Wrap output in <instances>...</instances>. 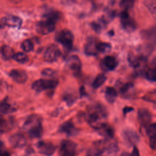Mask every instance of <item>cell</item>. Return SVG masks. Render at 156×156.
Segmentation results:
<instances>
[{"label":"cell","mask_w":156,"mask_h":156,"mask_svg":"<svg viewBox=\"0 0 156 156\" xmlns=\"http://www.w3.org/2000/svg\"><path fill=\"white\" fill-rule=\"evenodd\" d=\"M108 113L105 107L99 103H95L88 107L85 113V118L95 130L105 123Z\"/></svg>","instance_id":"6da1fadb"},{"label":"cell","mask_w":156,"mask_h":156,"mask_svg":"<svg viewBox=\"0 0 156 156\" xmlns=\"http://www.w3.org/2000/svg\"><path fill=\"white\" fill-rule=\"evenodd\" d=\"M118 151V144L112 139L95 141L87 152V156H113Z\"/></svg>","instance_id":"7a4b0ae2"},{"label":"cell","mask_w":156,"mask_h":156,"mask_svg":"<svg viewBox=\"0 0 156 156\" xmlns=\"http://www.w3.org/2000/svg\"><path fill=\"white\" fill-rule=\"evenodd\" d=\"M24 129L27 130L31 138H38L42 136L43 128L42 126V118L38 115H31L25 121Z\"/></svg>","instance_id":"3957f363"},{"label":"cell","mask_w":156,"mask_h":156,"mask_svg":"<svg viewBox=\"0 0 156 156\" xmlns=\"http://www.w3.org/2000/svg\"><path fill=\"white\" fill-rule=\"evenodd\" d=\"M55 40L62 44L65 48L69 49L73 47L74 42L73 34L68 29H62L58 31L55 37Z\"/></svg>","instance_id":"277c9868"},{"label":"cell","mask_w":156,"mask_h":156,"mask_svg":"<svg viewBox=\"0 0 156 156\" xmlns=\"http://www.w3.org/2000/svg\"><path fill=\"white\" fill-rule=\"evenodd\" d=\"M58 85V81L55 79H38L32 84V89L37 93H40L46 90L55 88Z\"/></svg>","instance_id":"5b68a950"},{"label":"cell","mask_w":156,"mask_h":156,"mask_svg":"<svg viewBox=\"0 0 156 156\" xmlns=\"http://www.w3.org/2000/svg\"><path fill=\"white\" fill-rule=\"evenodd\" d=\"M77 144L69 140L62 141L59 148V153L61 156H75L77 151Z\"/></svg>","instance_id":"8992f818"},{"label":"cell","mask_w":156,"mask_h":156,"mask_svg":"<svg viewBox=\"0 0 156 156\" xmlns=\"http://www.w3.org/2000/svg\"><path fill=\"white\" fill-rule=\"evenodd\" d=\"M55 23L53 21L44 18L36 24V30L41 35L49 34L55 29Z\"/></svg>","instance_id":"52a82bcc"},{"label":"cell","mask_w":156,"mask_h":156,"mask_svg":"<svg viewBox=\"0 0 156 156\" xmlns=\"http://www.w3.org/2000/svg\"><path fill=\"white\" fill-rule=\"evenodd\" d=\"M61 51L57 46L51 44L45 50L43 55L44 60L48 63L55 62L60 56Z\"/></svg>","instance_id":"ba28073f"},{"label":"cell","mask_w":156,"mask_h":156,"mask_svg":"<svg viewBox=\"0 0 156 156\" xmlns=\"http://www.w3.org/2000/svg\"><path fill=\"white\" fill-rule=\"evenodd\" d=\"M122 137L126 143L129 146H135L140 141V136L133 129H127L123 130Z\"/></svg>","instance_id":"9c48e42d"},{"label":"cell","mask_w":156,"mask_h":156,"mask_svg":"<svg viewBox=\"0 0 156 156\" xmlns=\"http://www.w3.org/2000/svg\"><path fill=\"white\" fill-rule=\"evenodd\" d=\"M37 147L39 152L45 156L52 155L56 150V147L54 144L46 141H40L38 142Z\"/></svg>","instance_id":"30bf717a"},{"label":"cell","mask_w":156,"mask_h":156,"mask_svg":"<svg viewBox=\"0 0 156 156\" xmlns=\"http://www.w3.org/2000/svg\"><path fill=\"white\" fill-rule=\"evenodd\" d=\"M121 21L122 27L129 32H132L136 28L135 21L129 16L127 10H123L121 13Z\"/></svg>","instance_id":"8fae6325"},{"label":"cell","mask_w":156,"mask_h":156,"mask_svg":"<svg viewBox=\"0 0 156 156\" xmlns=\"http://www.w3.org/2000/svg\"><path fill=\"white\" fill-rule=\"evenodd\" d=\"M66 66L74 73H79L82 69V62L77 55H71L67 58Z\"/></svg>","instance_id":"7c38bea8"},{"label":"cell","mask_w":156,"mask_h":156,"mask_svg":"<svg viewBox=\"0 0 156 156\" xmlns=\"http://www.w3.org/2000/svg\"><path fill=\"white\" fill-rule=\"evenodd\" d=\"M59 132L68 136H73L78 133V129L71 121H68L61 124L59 127Z\"/></svg>","instance_id":"4fadbf2b"},{"label":"cell","mask_w":156,"mask_h":156,"mask_svg":"<svg viewBox=\"0 0 156 156\" xmlns=\"http://www.w3.org/2000/svg\"><path fill=\"white\" fill-rule=\"evenodd\" d=\"M118 64V60L115 57L107 55L102 59L101 66L103 70L109 71L115 69L117 67Z\"/></svg>","instance_id":"5bb4252c"},{"label":"cell","mask_w":156,"mask_h":156,"mask_svg":"<svg viewBox=\"0 0 156 156\" xmlns=\"http://www.w3.org/2000/svg\"><path fill=\"white\" fill-rule=\"evenodd\" d=\"M9 76L18 83H24L27 80V75L25 71L18 69H14L10 71Z\"/></svg>","instance_id":"9a60e30c"},{"label":"cell","mask_w":156,"mask_h":156,"mask_svg":"<svg viewBox=\"0 0 156 156\" xmlns=\"http://www.w3.org/2000/svg\"><path fill=\"white\" fill-rule=\"evenodd\" d=\"M9 142L13 147L21 148L26 144L27 140L23 135L15 133L9 137Z\"/></svg>","instance_id":"2e32d148"},{"label":"cell","mask_w":156,"mask_h":156,"mask_svg":"<svg viewBox=\"0 0 156 156\" xmlns=\"http://www.w3.org/2000/svg\"><path fill=\"white\" fill-rule=\"evenodd\" d=\"M96 130L100 135L104 136L105 139H113L114 136V129L107 123H105L99 128L96 129Z\"/></svg>","instance_id":"e0dca14e"},{"label":"cell","mask_w":156,"mask_h":156,"mask_svg":"<svg viewBox=\"0 0 156 156\" xmlns=\"http://www.w3.org/2000/svg\"><path fill=\"white\" fill-rule=\"evenodd\" d=\"M138 116L141 126L146 127L152 120L151 113L146 108H140L138 110Z\"/></svg>","instance_id":"ac0fdd59"},{"label":"cell","mask_w":156,"mask_h":156,"mask_svg":"<svg viewBox=\"0 0 156 156\" xmlns=\"http://www.w3.org/2000/svg\"><path fill=\"white\" fill-rule=\"evenodd\" d=\"M16 107L8 99L5 98L0 102V113L2 114H9L15 112Z\"/></svg>","instance_id":"d6986e66"},{"label":"cell","mask_w":156,"mask_h":156,"mask_svg":"<svg viewBox=\"0 0 156 156\" xmlns=\"http://www.w3.org/2000/svg\"><path fill=\"white\" fill-rule=\"evenodd\" d=\"M2 23L9 27H20L22 24V20L20 18L16 16H7L1 20Z\"/></svg>","instance_id":"ffe728a7"},{"label":"cell","mask_w":156,"mask_h":156,"mask_svg":"<svg viewBox=\"0 0 156 156\" xmlns=\"http://www.w3.org/2000/svg\"><path fill=\"white\" fill-rule=\"evenodd\" d=\"M98 42L93 38H89L85 46V53L88 55H95L98 52L97 49Z\"/></svg>","instance_id":"44dd1931"},{"label":"cell","mask_w":156,"mask_h":156,"mask_svg":"<svg viewBox=\"0 0 156 156\" xmlns=\"http://www.w3.org/2000/svg\"><path fill=\"white\" fill-rule=\"evenodd\" d=\"M0 54L4 60H8L13 58L15 52L10 46L3 45L0 48Z\"/></svg>","instance_id":"7402d4cb"},{"label":"cell","mask_w":156,"mask_h":156,"mask_svg":"<svg viewBox=\"0 0 156 156\" xmlns=\"http://www.w3.org/2000/svg\"><path fill=\"white\" fill-rule=\"evenodd\" d=\"M118 96V93L115 88L112 87H107L105 90V98L107 102L110 104L113 103Z\"/></svg>","instance_id":"603a6c76"},{"label":"cell","mask_w":156,"mask_h":156,"mask_svg":"<svg viewBox=\"0 0 156 156\" xmlns=\"http://www.w3.org/2000/svg\"><path fill=\"white\" fill-rule=\"evenodd\" d=\"M144 58L143 57H138L133 54H130L128 56V61L131 66L137 68H139L143 62H144Z\"/></svg>","instance_id":"cb8c5ba5"},{"label":"cell","mask_w":156,"mask_h":156,"mask_svg":"<svg viewBox=\"0 0 156 156\" xmlns=\"http://www.w3.org/2000/svg\"><path fill=\"white\" fill-rule=\"evenodd\" d=\"M106 80L107 76L104 74H99L96 77V78L93 80L92 86L94 89L99 88L105 83Z\"/></svg>","instance_id":"d4e9b609"},{"label":"cell","mask_w":156,"mask_h":156,"mask_svg":"<svg viewBox=\"0 0 156 156\" xmlns=\"http://www.w3.org/2000/svg\"><path fill=\"white\" fill-rule=\"evenodd\" d=\"M133 89V84L132 82H127L121 84L119 88V93L122 96H126L129 94L130 91H132Z\"/></svg>","instance_id":"484cf974"},{"label":"cell","mask_w":156,"mask_h":156,"mask_svg":"<svg viewBox=\"0 0 156 156\" xmlns=\"http://www.w3.org/2000/svg\"><path fill=\"white\" fill-rule=\"evenodd\" d=\"M12 58L14 59L16 62L21 64L26 63L29 61L28 56L23 52H18L15 54Z\"/></svg>","instance_id":"4316f807"},{"label":"cell","mask_w":156,"mask_h":156,"mask_svg":"<svg viewBox=\"0 0 156 156\" xmlns=\"http://www.w3.org/2000/svg\"><path fill=\"white\" fill-rule=\"evenodd\" d=\"M112 49V46L108 43H101L99 42L97 43V49L98 52L101 53H107Z\"/></svg>","instance_id":"83f0119b"},{"label":"cell","mask_w":156,"mask_h":156,"mask_svg":"<svg viewBox=\"0 0 156 156\" xmlns=\"http://www.w3.org/2000/svg\"><path fill=\"white\" fill-rule=\"evenodd\" d=\"M144 76L147 80L151 82H155L156 80L155 69L154 68H147L144 71Z\"/></svg>","instance_id":"f1b7e54d"},{"label":"cell","mask_w":156,"mask_h":156,"mask_svg":"<svg viewBox=\"0 0 156 156\" xmlns=\"http://www.w3.org/2000/svg\"><path fill=\"white\" fill-rule=\"evenodd\" d=\"M63 100L65 101L68 105L71 106L74 104L75 101H76V98L75 95H74L73 93L68 92L64 94Z\"/></svg>","instance_id":"f546056e"},{"label":"cell","mask_w":156,"mask_h":156,"mask_svg":"<svg viewBox=\"0 0 156 156\" xmlns=\"http://www.w3.org/2000/svg\"><path fill=\"white\" fill-rule=\"evenodd\" d=\"M60 15L59 14L58 12H55V11H51L45 14L44 15V18L49 19L55 23L60 19Z\"/></svg>","instance_id":"4dcf8cb0"},{"label":"cell","mask_w":156,"mask_h":156,"mask_svg":"<svg viewBox=\"0 0 156 156\" xmlns=\"http://www.w3.org/2000/svg\"><path fill=\"white\" fill-rule=\"evenodd\" d=\"M21 48L24 52H29L34 49V44L30 40H26L21 44Z\"/></svg>","instance_id":"1f68e13d"},{"label":"cell","mask_w":156,"mask_h":156,"mask_svg":"<svg viewBox=\"0 0 156 156\" xmlns=\"http://www.w3.org/2000/svg\"><path fill=\"white\" fill-rule=\"evenodd\" d=\"M135 0H121L120 2V6L123 10H128L131 9L134 4Z\"/></svg>","instance_id":"d6a6232c"},{"label":"cell","mask_w":156,"mask_h":156,"mask_svg":"<svg viewBox=\"0 0 156 156\" xmlns=\"http://www.w3.org/2000/svg\"><path fill=\"white\" fill-rule=\"evenodd\" d=\"M145 127L146 128V132L149 137L152 136H155V132H156L155 123H152L149 126H147Z\"/></svg>","instance_id":"836d02e7"},{"label":"cell","mask_w":156,"mask_h":156,"mask_svg":"<svg viewBox=\"0 0 156 156\" xmlns=\"http://www.w3.org/2000/svg\"><path fill=\"white\" fill-rule=\"evenodd\" d=\"M41 74L44 76V77H52L55 75V71L50 68H46L44 69L42 72H41Z\"/></svg>","instance_id":"e575fe53"},{"label":"cell","mask_w":156,"mask_h":156,"mask_svg":"<svg viewBox=\"0 0 156 156\" xmlns=\"http://www.w3.org/2000/svg\"><path fill=\"white\" fill-rule=\"evenodd\" d=\"M0 156H10V153L4 149V143L0 141Z\"/></svg>","instance_id":"d590c367"},{"label":"cell","mask_w":156,"mask_h":156,"mask_svg":"<svg viewBox=\"0 0 156 156\" xmlns=\"http://www.w3.org/2000/svg\"><path fill=\"white\" fill-rule=\"evenodd\" d=\"M149 145L150 147L152 149L154 150L155 148V143H156V141H155V136H150L149 137Z\"/></svg>","instance_id":"8d00e7d4"},{"label":"cell","mask_w":156,"mask_h":156,"mask_svg":"<svg viewBox=\"0 0 156 156\" xmlns=\"http://www.w3.org/2000/svg\"><path fill=\"white\" fill-rule=\"evenodd\" d=\"M7 126V122L5 119L0 115V130H4Z\"/></svg>","instance_id":"74e56055"},{"label":"cell","mask_w":156,"mask_h":156,"mask_svg":"<svg viewBox=\"0 0 156 156\" xmlns=\"http://www.w3.org/2000/svg\"><path fill=\"white\" fill-rule=\"evenodd\" d=\"M129 155H130V156H140L139 151L135 146H133V150H132L131 154Z\"/></svg>","instance_id":"f35d334b"},{"label":"cell","mask_w":156,"mask_h":156,"mask_svg":"<svg viewBox=\"0 0 156 156\" xmlns=\"http://www.w3.org/2000/svg\"><path fill=\"white\" fill-rule=\"evenodd\" d=\"M133 107H128V106L125 107L122 109L124 115H126V114H127V113H129V112H132V111H133Z\"/></svg>","instance_id":"ab89813d"},{"label":"cell","mask_w":156,"mask_h":156,"mask_svg":"<svg viewBox=\"0 0 156 156\" xmlns=\"http://www.w3.org/2000/svg\"><path fill=\"white\" fill-rule=\"evenodd\" d=\"M11 2L14 4H18L22 1V0H9Z\"/></svg>","instance_id":"60d3db41"},{"label":"cell","mask_w":156,"mask_h":156,"mask_svg":"<svg viewBox=\"0 0 156 156\" xmlns=\"http://www.w3.org/2000/svg\"><path fill=\"white\" fill-rule=\"evenodd\" d=\"M120 156H130V155H129V154H128L127 152H122V153L120 155Z\"/></svg>","instance_id":"b9f144b4"},{"label":"cell","mask_w":156,"mask_h":156,"mask_svg":"<svg viewBox=\"0 0 156 156\" xmlns=\"http://www.w3.org/2000/svg\"><path fill=\"white\" fill-rule=\"evenodd\" d=\"M1 85H2V83H1V81L0 80V91H1Z\"/></svg>","instance_id":"7bdbcfd3"}]
</instances>
